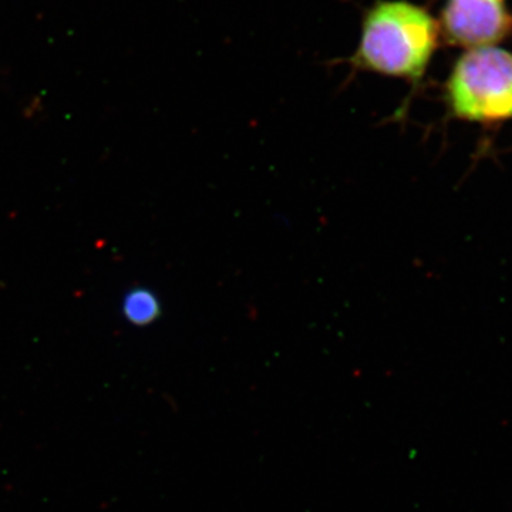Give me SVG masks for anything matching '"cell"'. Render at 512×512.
Listing matches in <instances>:
<instances>
[{"instance_id": "6da1fadb", "label": "cell", "mask_w": 512, "mask_h": 512, "mask_svg": "<svg viewBox=\"0 0 512 512\" xmlns=\"http://www.w3.org/2000/svg\"><path fill=\"white\" fill-rule=\"evenodd\" d=\"M441 35L429 10L407 0H377L366 10L356 66L383 76L419 82Z\"/></svg>"}, {"instance_id": "7a4b0ae2", "label": "cell", "mask_w": 512, "mask_h": 512, "mask_svg": "<svg viewBox=\"0 0 512 512\" xmlns=\"http://www.w3.org/2000/svg\"><path fill=\"white\" fill-rule=\"evenodd\" d=\"M446 97L457 119L512 120V53L498 46L467 49L448 76Z\"/></svg>"}, {"instance_id": "3957f363", "label": "cell", "mask_w": 512, "mask_h": 512, "mask_svg": "<svg viewBox=\"0 0 512 512\" xmlns=\"http://www.w3.org/2000/svg\"><path fill=\"white\" fill-rule=\"evenodd\" d=\"M440 30L453 46H497L512 35L507 0H446Z\"/></svg>"}, {"instance_id": "277c9868", "label": "cell", "mask_w": 512, "mask_h": 512, "mask_svg": "<svg viewBox=\"0 0 512 512\" xmlns=\"http://www.w3.org/2000/svg\"><path fill=\"white\" fill-rule=\"evenodd\" d=\"M124 318L136 326H147L161 316V303L156 293L144 288L128 292L123 302Z\"/></svg>"}]
</instances>
